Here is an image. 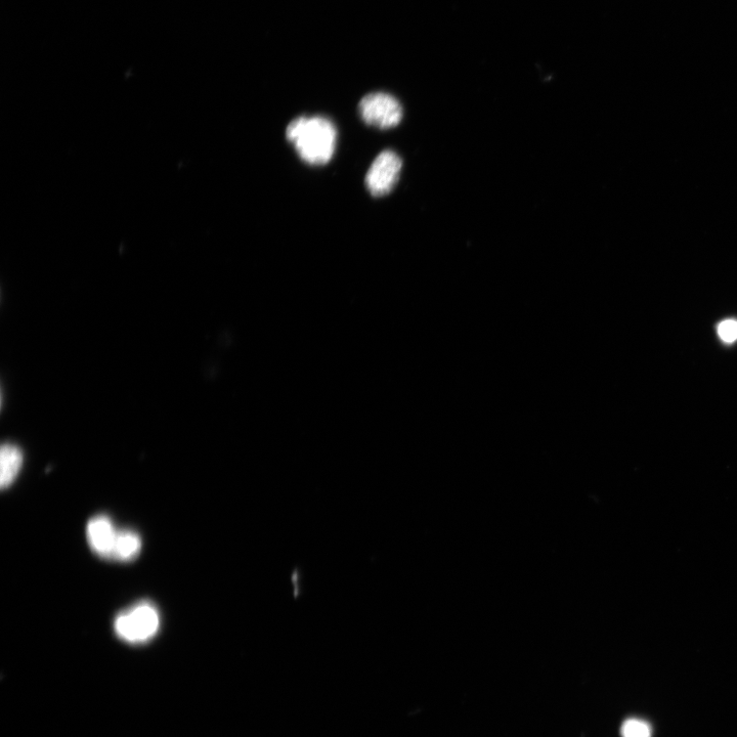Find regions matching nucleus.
I'll use <instances>...</instances> for the list:
<instances>
[{"label": "nucleus", "mask_w": 737, "mask_h": 737, "mask_svg": "<svg viewBox=\"0 0 737 737\" xmlns=\"http://www.w3.org/2000/svg\"><path fill=\"white\" fill-rule=\"evenodd\" d=\"M358 110L366 125L380 130L397 127L404 117L401 102L393 95L384 92L370 93L363 97Z\"/></svg>", "instance_id": "obj_3"}, {"label": "nucleus", "mask_w": 737, "mask_h": 737, "mask_svg": "<svg viewBox=\"0 0 737 737\" xmlns=\"http://www.w3.org/2000/svg\"><path fill=\"white\" fill-rule=\"evenodd\" d=\"M718 333L720 338L726 343H732L737 340V322L734 320H726L719 325Z\"/></svg>", "instance_id": "obj_9"}, {"label": "nucleus", "mask_w": 737, "mask_h": 737, "mask_svg": "<svg viewBox=\"0 0 737 737\" xmlns=\"http://www.w3.org/2000/svg\"><path fill=\"white\" fill-rule=\"evenodd\" d=\"M141 549L142 540L137 533L127 530L119 531L112 559L118 561L133 560L140 554Z\"/></svg>", "instance_id": "obj_7"}, {"label": "nucleus", "mask_w": 737, "mask_h": 737, "mask_svg": "<svg viewBox=\"0 0 737 737\" xmlns=\"http://www.w3.org/2000/svg\"><path fill=\"white\" fill-rule=\"evenodd\" d=\"M24 456L22 451L14 445L6 444L0 451V486L9 488L16 480L22 466Z\"/></svg>", "instance_id": "obj_6"}, {"label": "nucleus", "mask_w": 737, "mask_h": 737, "mask_svg": "<svg viewBox=\"0 0 737 737\" xmlns=\"http://www.w3.org/2000/svg\"><path fill=\"white\" fill-rule=\"evenodd\" d=\"M622 735L623 737H650L652 736V729L644 721L631 719L624 723Z\"/></svg>", "instance_id": "obj_8"}, {"label": "nucleus", "mask_w": 737, "mask_h": 737, "mask_svg": "<svg viewBox=\"0 0 737 737\" xmlns=\"http://www.w3.org/2000/svg\"><path fill=\"white\" fill-rule=\"evenodd\" d=\"M403 169V160L393 150H384L372 162L365 177V186L373 198L386 197L396 189Z\"/></svg>", "instance_id": "obj_4"}, {"label": "nucleus", "mask_w": 737, "mask_h": 737, "mask_svg": "<svg viewBox=\"0 0 737 737\" xmlns=\"http://www.w3.org/2000/svg\"><path fill=\"white\" fill-rule=\"evenodd\" d=\"M286 139L303 162L322 166L328 164L335 154L337 128L326 116L301 115L288 124Z\"/></svg>", "instance_id": "obj_1"}, {"label": "nucleus", "mask_w": 737, "mask_h": 737, "mask_svg": "<svg viewBox=\"0 0 737 737\" xmlns=\"http://www.w3.org/2000/svg\"><path fill=\"white\" fill-rule=\"evenodd\" d=\"M118 532L111 519L98 515L90 520L86 536L92 550L99 556L112 559Z\"/></svg>", "instance_id": "obj_5"}, {"label": "nucleus", "mask_w": 737, "mask_h": 737, "mask_svg": "<svg viewBox=\"0 0 737 737\" xmlns=\"http://www.w3.org/2000/svg\"><path fill=\"white\" fill-rule=\"evenodd\" d=\"M114 627L120 639L132 644L145 643L154 638L159 630V613L153 604L141 602L119 615Z\"/></svg>", "instance_id": "obj_2"}]
</instances>
